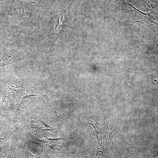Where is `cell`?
Wrapping results in <instances>:
<instances>
[{"label": "cell", "instance_id": "obj_1", "mask_svg": "<svg viewBox=\"0 0 158 158\" xmlns=\"http://www.w3.org/2000/svg\"><path fill=\"white\" fill-rule=\"evenodd\" d=\"M17 54L14 52H7L0 55V61L3 64H7L10 62H15L17 60Z\"/></svg>", "mask_w": 158, "mask_h": 158}, {"label": "cell", "instance_id": "obj_2", "mask_svg": "<svg viewBox=\"0 0 158 158\" xmlns=\"http://www.w3.org/2000/svg\"><path fill=\"white\" fill-rule=\"evenodd\" d=\"M94 121H95V123H94V124H92V123H90V124L93 126L94 127L95 131H96L97 133V135L98 138H101L102 139L103 138V135H105L106 136L107 134H109L108 133H110V131H109L110 129L106 130V131H103V130H106L108 128L107 126L103 127L102 126L103 124L98 123L95 120H94Z\"/></svg>", "mask_w": 158, "mask_h": 158}, {"label": "cell", "instance_id": "obj_3", "mask_svg": "<svg viewBox=\"0 0 158 158\" xmlns=\"http://www.w3.org/2000/svg\"><path fill=\"white\" fill-rule=\"evenodd\" d=\"M44 142L46 144V145L50 147H60L59 145V140H45Z\"/></svg>", "mask_w": 158, "mask_h": 158}, {"label": "cell", "instance_id": "obj_4", "mask_svg": "<svg viewBox=\"0 0 158 158\" xmlns=\"http://www.w3.org/2000/svg\"><path fill=\"white\" fill-rule=\"evenodd\" d=\"M33 158H36V157H33Z\"/></svg>", "mask_w": 158, "mask_h": 158}]
</instances>
